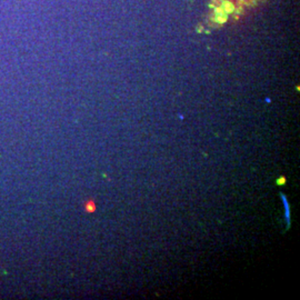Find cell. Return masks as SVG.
Listing matches in <instances>:
<instances>
[{
    "label": "cell",
    "instance_id": "1",
    "mask_svg": "<svg viewBox=\"0 0 300 300\" xmlns=\"http://www.w3.org/2000/svg\"><path fill=\"white\" fill-rule=\"evenodd\" d=\"M281 199H282V202H283V207H285V216H286V221H287V225H288V227H289L290 225V207H289V204L287 201V198L281 194Z\"/></svg>",
    "mask_w": 300,
    "mask_h": 300
},
{
    "label": "cell",
    "instance_id": "2",
    "mask_svg": "<svg viewBox=\"0 0 300 300\" xmlns=\"http://www.w3.org/2000/svg\"><path fill=\"white\" fill-rule=\"evenodd\" d=\"M285 182H286V178H285V177H280L279 179H277V183H278V185H283Z\"/></svg>",
    "mask_w": 300,
    "mask_h": 300
}]
</instances>
